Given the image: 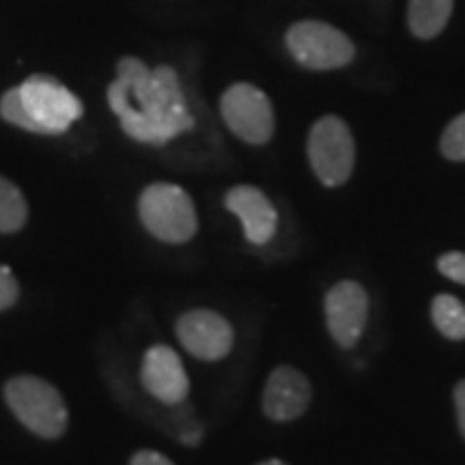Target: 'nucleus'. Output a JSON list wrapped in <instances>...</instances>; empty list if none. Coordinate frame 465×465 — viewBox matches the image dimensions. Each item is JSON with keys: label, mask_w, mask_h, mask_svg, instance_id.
Returning <instances> with one entry per match:
<instances>
[{"label": "nucleus", "mask_w": 465, "mask_h": 465, "mask_svg": "<svg viewBox=\"0 0 465 465\" xmlns=\"http://www.w3.org/2000/svg\"><path fill=\"white\" fill-rule=\"evenodd\" d=\"M455 407H457L459 431H461L465 440V380H461L455 386Z\"/></svg>", "instance_id": "21"}, {"label": "nucleus", "mask_w": 465, "mask_h": 465, "mask_svg": "<svg viewBox=\"0 0 465 465\" xmlns=\"http://www.w3.org/2000/svg\"><path fill=\"white\" fill-rule=\"evenodd\" d=\"M287 48L302 67L330 72L349 65L356 56L351 39L319 20L295 22L287 31Z\"/></svg>", "instance_id": "5"}, {"label": "nucleus", "mask_w": 465, "mask_h": 465, "mask_svg": "<svg viewBox=\"0 0 465 465\" xmlns=\"http://www.w3.org/2000/svg\"><path fill=\"white\" fill-rule=\"evenodd\" d=\"M220 114L226 127L243 143L265 144L274 136V108L259 86L248 83L229 86L220 97Z\"/></svg>", "instance_id": "6"}, {"label": "nucleus", "mask_w": 465, "mask_h": 465, "mask_svg": "<svg viewBox=\"0 0 465 465\" xmlns=\"http://www.w3.org/2000/svg\"><path fill=\"white\" fill-rule=\"evenodd\" d=\"M130 465H174V463L158 450H138L136 455L132 457Z\"/></svg>", "instance_id": "20"}, {"label": "nucleus", "mask_w": 465, "mask_h": 465, "mask_svg": "<svg viewBox=\"0 0 465 465\" xmlns=\"http://www.w3.org/2000/svg\"><path fill=\"white\" fill-rule=\"evenodd\" d=\"M17 295H20V287H17L14 272L7 265H0V311H7L14 306Z\"/></svg>", "instance_id": "19"}, {"label": "nucleus", "mask_w": 465, "mask_h": 465, "mask_svg": "<svg viewBox=\"0 0 465 465\" xmlns=\"http://www.w3.org/2000/svg\"><path fill=\"white\" fill-rule=\"evenodd\" d=\"M308 162L317 179L328 188L347 183L356 166V143L345 121L339 116H323L308 134Z\"/></svg>", "instance_id": "4"}, {"label": "nucleus", "mask_w": 465, "mask_h": 465, "mask_svg": "<svg viewBox=\"0 0 465 465\" xmlns=\"http://www.w3.org/2000/svg\"><path fill=\"white\" fill-rule=\"evenodd\" d=\"M143 388L166 405H179L188 399L190 380L179 353L168 345L147 349L141 366Z\"/></svg>", "instance_id": "10"}, {"label": "nucleus", "mask_w": 465, "mask_h": 465, "mask_svg": "<svg viewBox=\"0 0 465 465\" xmlns=\"http://www.w3.org/2000/svg\"><path fill=\"white\" fill-rule=\"evenodd\" d=\"M259 465H287L284 461H281V459H267V461L259 463Z\"/></svg>", "instance_id": "22"}, {"label": "nucleus", "mask_w": 465, "mask_h": 465, "mask_svg": "<svg viewBox=\"0 0 465 465\" xmlns=\"http://www.w3.org/2000/svg\"><path fill=\"white\" fill-rule=\"evenodd\" d=\"M5 401L28 431L44 440L65 433L69 411L61 392L50 381L33 375H17L5 383Z\"/></svg>", "instance_id": "2"}, {"label": "nucleus", "mask_w": 465, "mask_h": 465, "mask_svg": "<svg viewBox=\"0 0 465 465\" xmlns=\"http://www.w3.org/2000/svg\"><path fill=\"white\" fill-rule=\"evenodd\" d=\"M138 218L155 240L185 243L199 231L194 203L174 183H151L138 199Z\"/></svg>", "instance_id": "3"}, {"label": "nucleus", "mask_w": 465, "mask_h": 465, "mask_svg": "<svg viewBox=\"0 0 465 465\" xmlns=\"http://www.w3.org/2000/svg\"><path fill=\"white\" fill-rule=\"evenodd\" d=\"M224 205L242 220L243 235L254 246H263L276 235L278 212L272 201L254 185H235L226 192Z\"/></svg>", "instance_id": "12"}, {"label": "nucleus", "mask_w": 465, "mask_h": 465, "mask_svg": "<svg viewBox=\"0 0 465 465\" xmlns=\"http://www.w3.org/2000/svg\"><path fill=\"white\" fill-rule=\"evenodd\" d=\"M431 319L435 328L446 339L463 341L465 339V304L455 295L440 293L431 302Z\"/></svg>", "instance_id": "14"}, {"label": "nucleus", "mask_w": 465, "mask_h": 465, "mask_svg": "<svg viewBox=\"0 0 465 465\" xmlns=\"http://www.w3.org/2000/svg\"><path fill=\"white\" fill-rule=\"evenodd\" d=\"M0 114H3V119L11 125L22 127V130L26 132L42 134V127L35 124V119L25 108V102H22L20 97V86H14V89L5 93L3 100H0Z\"/></svg>", "instance_id": "16"}, {"label": "nucleus", "mask_w": 465, "mask_h": 465, "mask_svg": "<svg viewBox=\"0 0 465 465\" xmlns=\"http://www.w3.org/2000/svg\"><path fill=\"white\" fill-rule=\"evenodd\" d=\"M440 147L444 158L452 162H465V113L446 125L444 134H441Z\"/></svg>", "instance_id": "17"}, {"label": "nucleus", "mask_w": 465, "mask_h": 465, "mask_svg": "<svg viewBox=\"0 0 465 465\" xmlns=\"http://www.w3.org/2000/svg\"><path fill=\"white\" fill-rule=\"evenodd\" d=\"M28 205L22 190L0 174V232H15L26 224Z\"/></svg>", "instance_id": "15"}, {"label": "nucleus", "mask_w": 465, "mask_h": 465, "mask_svg": "<svg viewBox=\"0 0 465 465\" xmlns=\"http://www.w3.org/2000/svg\"><path fill=\"white\" fill-rule=\"evenodd\" d=\"M452 15V0H410L407 25L420 39H433L444 31Z\"/></svg>", "instance_id": "13"}, {"label": "nucleus", "mask_w": 465, "mask_h": 465, "mask_svg": "<svg viewBox=\"0 0 465 465\" xmlns=\"http://www.w3.org/2000/svg\"><path fill=\"white\" fill-rule=\"evenodd\" d=\"M20 97L42 134H63L84 113L83 102L67 86L45 74H33L20 84Z\"/></svg>", "instance_id": "7"}, {"label": "nucleus", "mask_w": 465, "mask_h": 465, "mask_svg": "<svg viewBox=\"0 0 465 465\" xmlns=\"http://www.w3.org/2000/svg\"><path fill=\"white\" fill-rule=\"evenodd\" d=\"M325 325L342 349H351L362 336L369 317V295L356 281H341L323 302Z\"/></svg>", "instance_id": "8"}, {"label": "nucleus", "mask_w": 465, "mask_h": 465, "mask_svg": "<svg viewBox=\"0 0 465 465\" xmlns=\"http://www.w3.org/2000/svg\"><path fill=\"white\" fill-rule=\"evenodd\" d=\"M108 104L134 141L164 144L194 127L182 84L173 67L149 69L134 56L121 58Z\"/></svg>", "instance_id": "1"}, {"label": "nucleus", "mask_w": 465, "mask_h": 465, "mask_svg": "<svg viewBox=\"0 0 465 465\" xmlns=\"http://www.w3.org/2000/svg\"><path fill=\"white\" fill-rule=\"evenodd\" d=\"M312 399L311 381L293 366H278L267 377L263 391V411L274 422H291L308 410Z\"/></svg>", "instance_id": "11"}, {"label": "nucleus", "mask_w": 465, "mask_h": 465, "mask_svg": "<svg viewBox=\"0 0 465 465\" xmlns=\"http://www.w3.org/2000/svg\"><path fill=\"white\" fill-rule=\"evenodd\" d=\"M438 270L449 278V281L465 284V252L452 250V252L441 254L438 259Z\"/></svg>", "instance_id": "18"}, {"label": "nucleus", "mask_w": 465, "mask_h": 465, "mask_svg": "<svg viewBox=\"0 0 465 465\" xmlns=\"http://www.w3.org/2000/svg\"><path fill=\"white\" fill-rule=\"evenodd\" d=\"M177 339L194 358L216 362L229 356L235 334L223 315L207 308H196L179 317Z\"/></svg>", "instance_id": "9"}]
</instances>
